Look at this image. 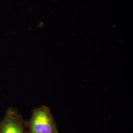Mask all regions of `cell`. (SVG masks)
Returning <instances> with one entry per match:
<instances>
[{"label":"cell","instance_id":"cell-1","mask_svg":"<svg viewBox=\"0 0 133 133\" xmlns=\"http://www.w3.org/2000/svg\"><path fill=\"white\" fill-rule=\"evenodd\" d=\"M29 133H59L57 124L50 109L42 105L32 110L27 121Z\"/></svg>","mask_w":133,"mask_h":133},{"label":"cell","instance_id":"cell-2","mask_svg":"<svg viewBox=\"0 0 133 133\" xmlns=\"http://www.w3.org/2000/svg\"><path fill=\"white\" fill-rule=\"evenodd\" d=\"M27 129V121L19 110L14 108H8L0 122V133H29Z\"/></svg>","mask_w":133,"mask_h":133}]
</instances>
